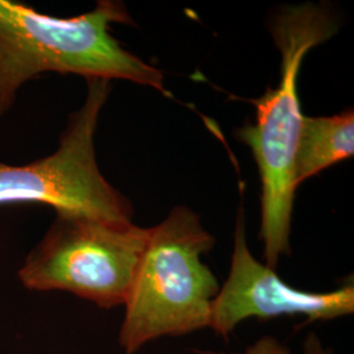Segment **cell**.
Returning <instances> with one entry per match:
<instances>
[{
	"mask_svg": "<svg viewBox=\"0 0 354 354\" xmlns=\"http://www.w3.org/2000/svg\"><path fill=\"white\" fill-rule=\"evenodd\" d=\"M114 23H131L124 3L115 0H99L92 11L68 19L0 0V115L12 108L26 82L45 73L122 79L171 96L163 73L113 37Z\"/></svg>",
	"mask_w": 354,
	"mask_h": 354,
	"instance_id": "6da1fadb",
	"label": "cell"
},
{
	"mask_svg": "<svg viewBox=\"0 0 354 354\" xmlns=\"http://www.w3.org/2000/svg\"><path fill=\"white\" fill-rule=\"evenodd\" d=\"M328 11L315 4L286 6L273 17L270 30L281 53L277 88L251 100L256 122L236 131L252 150L261 178V228L266 266L276 268L290 253L291 214L297 184L294 156L304 114L298 97V75L307 53L335 35Z\"/></svg>",
	"mask_w": 354,
	"mask_h": 354,
	"instance_id": "7a4b0ae2",
	"label": "cell"
},
{
	"mask_svg": "<svg viewBox=\"0 0 354 354\" xmlns=\"http://www.w3.org/2000/svg\"><path fill=\"white\" fill-rule=\"evenodd\" d=\"M214 236L200 215L176 206L149 236L127 295L118 344L136 354L160 337L209 328L219 282L203 261Z\"/></svg>",
	"mask_w": 354,
	"mask_h": 354,
	"instance_id": "3957f363",
	"label": "cell"
},
{
	"mask_svg": "<svg viewBox=\"0 0 354 354\" xmlns=\"http://www.w3.org/2000/svg\"><path fill=\"white\" fill-rule=\"evenodd\" d=\"M149 227L89 215L55 218L19 269L32 291H66L102 310L127 302Z\"/></svg>",
	"mask_w": 354,
	"mask_h": 354,
	"instance_id": "277c9868",
	"label": "cell"
},
{
	"mask_svg": "<svg viewBox=\"0 0 354 354\" xmlns=\"http://www.w3.org/2000/svg\"><path fill=\"white\" fill-rule=\"evenodd\" d=\"M111 82L87 80L83 105L70 115L55 151L28 165L0 162V206L46 205L55 212L131 222L133 207L102 176L95 134Z\"/></svg>",
	"mask_w": 354,
	"mask_h": 354,
	"instance_id": "5b68a950",
	"label": "cell"
},
{
	"mask_svg": "<svg viewBox=\"0 0 354 354\" xmlns=\"http://www.w3.org/2000/svg\"><path fill=\"white\" fill-rule=\"evenodd\" d=\"M354 313V286L348 283L329 292L295 289L276 270L253 257L247 244L245 219L241 206L234 232L230 273L215 297L209 328L227 339L241 322L279 317H304L328 322Z\"/></svg>",
	"mask_w": 354,
	"mask_h": 354,
	"instance_id": "8992f818",
	"label": "cell"
},
{
	"mask_svg": "<svg viewBox=\"0 0 354 354\" xmlns=\"http://www.w3.org/2000/svg\"><path fill=\"white\" fill-rule=\"evenodd\" d=\"M354 153L353 109L327 117L304 115L294 156V180H304Z\"/></svg>",
	"mask_w": 354,
	"mask_h": 354,
	"instance_id": "52a82bcc",
	"label": "cell"
},
{
	"mask_svg": "<svg viewBox=\"0 0 354 354\" xmlns=\"http://www.w3.org/2000/svg\"><path fill=\"white\" fill-rule=\"evenodd\" d=\"M207 354H228V353H207ZM230 354H292L290 348L279 342L274 336H263L257 342L251 344L244 352Z\"/></svg>",
	"mask_w": 354,
	"mask_h": 354,
	"instance_id": "ba28073f",
	"label": "cell"
}]
</instances>
